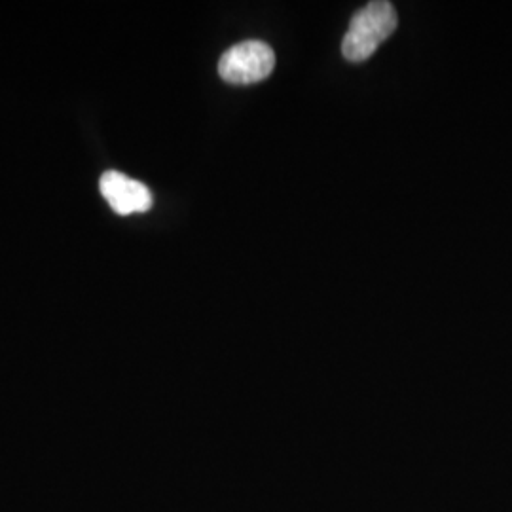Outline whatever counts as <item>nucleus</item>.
<instances>
[{
    "instance_id": "1",
    "label": "nucleus",
    "mask_w": 512,
    "mask_h": 512,
    "mask_svg": "<svg viewBox=\"0 0 512 512\" xmlns=\"http://www.w3.org/2000/svg\"><path fill=\"white\" fill-rule=\"evenodd\" d=\"M399 25L397 12L391 2L378 0L361 8L349 23L342 42V54L353 63H361L374 54Z\"/></svg>"
},
{
    "instance_id": "3",
    "label": "nucleus",
    "mask_w": 512,
    "mask_h": 512,
    "mask_svg": "<svg viewBox=\"0 0 512 512\" xmlns=\"http://www.w3.org/2000/svg\"><path fill=\"white\" fill-rule=\"evenodd\" d=\"M99 188L103 198L109 202L110 209L122 217L147 213L154 202L148 186L135 179H129L128 175L120 171L103 173Z\"/></svg>"
},
{
    "instance_id": "2",
    "label": "nucleus",
    "mask_w": 512,
    "mask_h": 512,
    "mask_svg": "<svg viewBox=\"0 0 512 512\" xmlns=\"http://www.w3.org/2000/svg\"><path fill=\"white\" fill-rule=\"evenodd\" d=\"M275 67L274 50L260 40H245L226 50L219 61L220 78L228 84H256L266 80Z\"/></svg>"
}]
</instances>
